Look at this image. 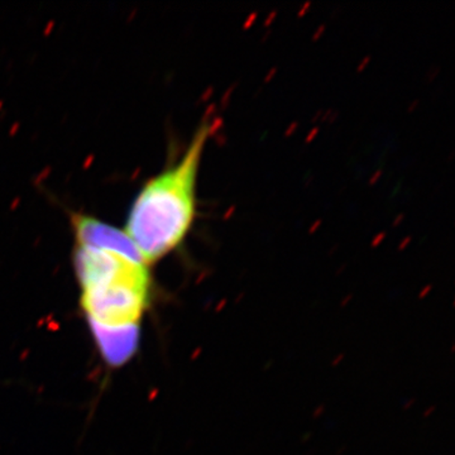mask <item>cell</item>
<instances>
[{
  "label": "cell",
  "instance_id": "3",
  "mask_svg": "<svg viewBox=\"0 0 455 455\" xmlns=\"http://www.w3.org/2000/svg\"><path fill=\"white\" fill-rule=\"evenodd\" d=\"M89 325L99 352L109 366H123L136 355L140 339V324L104 325L89 320Z\"/></svg>",
  "mask_w": 455,
  "mask_h": 455
},
{
  "label": "cell",
  "instance_id": "2",
  "mask_svg": "<svg viewBox=\"0 0 455 455\" xmlns=\"http://www.w3.org/2000/svg\"><path fill=\"white\" fill-rule=\"evenodd\" d=\"M149 269L82 287V307L92 322L104 325L140 324L151 292Z\"/></svg>",
  "mask_w": 455,
  "mask_h": 455
},
{
  "label": "cell",
  "instance_id": "1",
  "mask_svg": "<svg viewBox=\"0 0 455 455\" xmlns=\"http://www.w3.org/2000/svg\"><path fill=\"white\" fill-rule=\"evenodd\" d=\"M214 124L203 123L176 163L147 180L134 197L124 232L147 265L178 250L196 217L197 181Z\"/></svg>",
  "mask_w": 455,
  "mask_h": 455
}]
</instances>
